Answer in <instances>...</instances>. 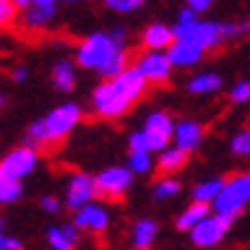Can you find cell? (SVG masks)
Returning <instances> with one entry per match:
<instances>
[{
  "instance_id": "obj_1",
  "label": "cell",
  "mask_w": 250,
  "mask_h": 250,
  "mask_svg": "<svg viewBox=\"0 0 250 250\" xmlns=\"http://www.w3.org/2000/svg\"><path fill=\"white\" fill-rule=\"evenodd\" d=\"M125 39L128 33L125 28H115V31H95L84 36L77 46L74 62L82 69L97 72L102 79L115 77L123 69H128V49H125Z\"/></svg>"
},
{
  "instance_id": "obj_2",
  "label": "cell",
  "mask_w": 250,
  "mask_h": 250,
  "mask_svg": "<svg viewBox=\"0 0 250 250\" xmlns=\"http://www.w3.org/2000/svg\"><path fill=\"white\" fill-rule=\"evenodd\" d=\"M146 89H148V79L141 74L138 66H128L115 77H107L95 87L92 92V112L105 120L123 118L135 102H138Z\"/></svg>"
},
{
  "instance_id": "obj_3",
  "label": "cell",
  "mask_w": 250,
  "mask_h": 250,
  "mask_svg": "<svg viewBox=\"0 0 250 250\" xmlns=\"http://www.w3.org/2000/svg\"><path fill=\"white\" fill-rule=\"evenodd\" d=\"M79 120H82V107L77 102H64V105L54 107L46 112L41 120H33L28 128V141L33 146H49V143H59L69 135Z\"/></svg>"
},
{
  "instance_id": "obj_4",
  "label": "cell",
  "mask_w": 250,
  "mask_h": 250,
  "mask_svg": "<svg viewBox=\"0 0 250 250\" xmlns=\"http://www.w3.org/2000/svg\"><path fill=\"white\" fill-rule=\"evenodd\" d=\"M174 31H176V39L191 41V43H197V46H202L204 51H212V49L222 46L225 41L237 39L245 28L237 26V23H222V21L194 18V21H189V23H176Z\"/></svg>"
},
{
  "instance_id": "obj_5",
  "label": "cell",
  "mask_w": 250,
  "mask_h": 250,
  "mask_svg": "<svg viewBox=\"0 0 250 250\" xmlns=\"http://www.w3.org/2000/svg\"><path fill=\"white\" fill-rule=\"evenodd\" d=\"M250 204V171H240L230 179H225V187L212 202V209L227 220L240 217L243 209Z\"/></svg>"
},
{
  "instance_id": "obj_6",
  "label": "cell",
  "mask_w": 250,
  "mask_h": 250,
  "mask_svg": "<svg viewBox=\"0 0 250 250\" xmlns=\"http://www.w3.org/2000/svg\"><path fill=\"white\" fill-rule=\"evenodd\" d=\"M133 179H135V171L128 164L125 166H107L95 176L97 191H100V197H105V199H123L130 191Z\"/></svg>"
},
{
  "instance_id": "obj_7",
  "label": "cell",
  "mask_w": 250,
  "mask_h": 250,
  "mask_svg": "<svg viewBox=\"0 0 250 250\" xmlns=\"http://www.w3.org/2000/svg\"><path fill=\"white\" fill-rule=\"evenodd\" d=\"M232 227V220L222 217L217 212H209L197 227H191L189 235H191V243L197 248H217L225 237H227V230Z\"/></svg>"
},
{
  "instance_id": "obj_8",
  "label": "cell",
  "mask_w": 250,
  "mask_h": 250,
  "mask_svg": "<svg viewBox=\"0 0 250 250\" xmlns=\"http://www.w3.org/2000/svg\"><path fill=\"white\" fill-rule=\"evenodd\" d=\"M39 166V151L36 146H21V148H13L10 153L3 156L0 161V171H3L8 179H18L23 181L26 176H31Z\"/></svg>"
},
{
  "instance_id": "obj_9",
  "label": "cell",
  "mask_w": 250,
  "mask_h": 250,
  "mask_svg": "<svg viewBox=\"0 0 250 250\" xmlns=\"http://www.w3.org/2000/svg\"><path fill=\"white\" fill-rule=\"evenodd\" d=\"M135 66H138L141 74L148 79V84H166L168 79H171V69H174L168 54L161 51V49H146L138 56Z\"/></svg>"
},
{
  "instance_id": "obj_10",
  "label": "cell",
  "mask_w": 250,
  "mask_h": 250,
  "mask_svg": "<svg viewBox=\"0 0 250 250\" xmlns=\"http://www.w3.org/2000/svg\"><path fill=\"white\" fill-rule=\"evenodd\" d=\"M174 128H176V123L168 112H164V110L148 112V118H146V123H143V130H146V135H148V143H151L153 153L164 151L166 146L174 141Z\"/></svg>"
},
{
  "instance_id": "obj_11",
  "label": "cell",
  "mask_w": 250,
  "mask_h": 250,
  "mask_svg": "<svg viewBox=\"0 0 250 250\" xmlns=\"http://www.w3.org/2000/svg\"><path fill=\"white\" fill-rule=\"evenodd\" d=\"M95 197H100L95 176L82 174V171H77V174L69 176V181H66V189H64V204H66L69 209L84 207L87 202H95Z\"/></svg>"
},
{
  "instance_id": "obj_12",
  "label": "cell",
  "mask_w": 250,
  "mask_h": 250,
  "mask_svg": "<svg viewBox=\"0 0 250 250\" xmlns=\"http://www.w3.org/2000/svg\"><path fill=\"white\" fill-rule=\"evenodd\" d=\"M74 225L84 232L102 235L110 227V212H107L105 204H100V202H87L84 207L74 209Z\"/></svg>"
},
{
  "instance_id": "obj_13",
  "label": "cell",
  "mask_w": 250,
  "mask_h": 250,
  "mask_svg": "<svg viewBox=\"0 0 250 250\" xmlns=\"http://www.w3.org/2000/svg\"><path fill=\"white\" fill-rule=\"evenodd\" d=\"M168 59H171L174 69H191V66H197L202 59H204V51L202 46H197V43L191 41H184V39H176L171 46L166 49Z\"/></svg>"
},
{
  "instance_id": "obj_14",
  "label": "cell",
  "mask_w": 250,
  "mask_h": 250,
  "mask_svg": "<svg viewBox=\"0 0 250 250\" xmlns=\"http://www.w3.org/2000/svg\"><path fill=\"white\" fill-rule=\"evenodd\" d=\"M204 141V125L199 120H179L174 128V143L187 153H194Z\"/></svg>"
},
{
  "instance_id": "obj_15",
  "label": "cell",
  "mask_w": 250,
  "mask_h": 250,
  "mask_svg": "<svg viewBox=\"0 0 250 250\" xmlns=\"http://www.w3.org/2000/svg\"><path fill=\"white\" fill-rule=\"evenodd\" d=\"M222 87H225L222 74H217V72H199V74H194V77L187 79V92L194 95V97L217 95Z\"/></svg>"
},
{
  "instance_id": "obj_16",
  "label": "cell",
  "mask_w": 250,
  "mask_h": 250,
  "mask_svg": "<svg viewBox=\"0 0 250 250\" xmlns=\"http://www.w3.org/2000/svg\"><path fill=\"white\" fill-rule=\"evenodd\" d=\"M174 41H176V31H174V26H166V23H151V26H146V31L141 33L143 49H161V51H166Z\"/></svg>"
},
{
  "instance_id": "obj_17",
  "label": "cell",
  "mask_w": 250,
  "mask_h": 250,
  "mask_svg": "<svg viewBox=\"0 0 250 250\" xmlns=\"http://www.w3.org/2000/svg\"><path fill=\"white\" fill-rule=\"evenodd\" d=\"M79 227L72 225H51L46 230V243L51 250H74L77 240H79Z\"/></svg>"
},
{
  "instance_id": "obj_18",
  "label": "cell",
  "mask_w": 250,
  "mask_h": 250,
  "mask_svg": "<svg viewBox=\"0 0 250 250\" xmlns=\"http://www.w3.org/2000/svg\"><path fill=\"white\" fill-rule=\"evenodd\" d=\"M56 18V3H33L23 10V23L26 28L33 31H41V28H49Z\"/></svg>"
},
{
  "instance_id": "obj_19",
  "label": "cell",
  "mask_w": 250,
  "mask_h": 250,
  "mask_svg": "<svg viewBox=\"0 0 250 250\" xmlns=\"http://www.w3.org/2000/svg\"><path fill=\"white\" fill-rule=\"evenodd\" d=\"M189 156H191V153H187L184 148H179L176 143H174V146H166L164 151H158L156 168H158L161 174H176V171H181V168L187 166Z\"/></svg>"
},
{
  "instance_id": "obj_20",
  "label": "cell",
  "mask_w": 250,
  "mask_h": 250,
  "mask_svg": "<svg viewBox=\"0 0 250 250\" xmlns=\"http://www.w3.org/2000/svg\"><path fill=\"white\" fill-rule=\"evenodd\" d=\"M158 237V222L151 217H143L133 225V232H130V243L133 250H151L153 243Z\"/></svg>"
},
{
  "instance_id": "obj_21",
  "label": "cell",
  "mask_w": 250,
  "mask_h": 250,
  "mask_svg": "<svg viewBox=\"0 0 250 250\" xmlns=\"http://www.w3.org/2000/svg\"><path fill=\"white\" fill-rule=\"evenodd\" d=\"M77 66L79 64H74L69 59H62V62L54 64L51 79H54V87L59 89V92H72L77 87Z\"/></svg>"
},
{
  "instance_id": "obj_22",
  "label": "cell",
  "mask_w": 250,
  "mask_h": 250,
  "mask_svg": "<svg viewBox=\"0 0 250 250\" xmlns=\"http://www.w3.org/2000/svg\"><path fill=\"white\" fill-rule=\"evenodd\" d=\"M212 212V204H207V202H194V204H189L187 209H181V214L176 217V230L179 232H189L191 227H197L207 214Z\"/></svg>"
},
{
  "instance_id": "obj_23",
  "label": "cell",
  "mask_w": 250,
  "mask_h": 250,
  "mask_svg": "<svg viewBox=\"0 0 250 250\" xmlns=\"http://www.w3.org/2000/svg\"><path fill=\"white\" fill-rule=\"evenodd\" d=\"M222 187H225V179H222V176L204 179V181H199V184L191 189V199H194V202H207V204H212L214 199H217V194L222 191Z\"/></svg>"
},
{
  "instance_id": "obj_24",
  "label": "cell",
  "mask_w": 250,
  "mask_h": 250,
  "mask_svg": "<svg viewBox=\"0 0 250 250\" xmlns=\"http://www.w3.org/2000/svg\"><path fill=\"white\" fill-rule=\"evenodd\" d=\"M181 191V181L174 174H164V179H158L153 184V199L156 202H171Z\"/></svg>"
},
{
  "instance_id": "obj_25",
  "label": "cell",
  "mask_w": 250,
  "mask_h": 250,
  "mask_svg": "<svg viewBox=\"0 0 250 250\" xmlns=\"http://www.w3.org/2000/svg\"><path fill=\"white\" fill-rule=\"evenodd\" d=\"M23 197V184L18 179H8L0 171V204H13Z\"/></svg>"
},
{
  "instance_id": "obj_26",
  "label": "cell",
  "mask_w": 250,
  "mask_h": 250,
  "mask_svg": "<svg viewBox=\"0 0 250 250\" xmlns=\"http://www.w3.org/2000/svg\"><path fill=\"white\" fill-rule=\"evenodd\" d=\"M128 166L135 174H151L156 171V161H153V151H130L128 153Z\"/></svg>"
},
{
  "instance_id": "obj_27",
  "label": "cell",
  "mask_w": 250,
  "mask_h": 250,
  "mask_svg": "<svg viewBox=\"0 0 250 250\" xmlns=\"http://www.w3.org/2000/svg\"><path fill=\"white\" fill-rule=\"evenodd\" d=\"M230 151L237 158H250V128L237 130L230 138Z\"/></svg>"
},
{
  "instance_id": "obj_28",
  "label": "cell",
  "mask_w": 250,
  "mask_h": 250,
  "mask_svg": "<svg viewBox=\"0 0 250 250\" xmlns=\"http://www.w3.org/2000/svg\"><path fill=\"white\" fill-rule=\"evenodd\" d=\"M102 5L112 13H120V16H128V13H135L146 5V0H102Z\"/></svg>"
},
{
  "instance_id": "obj_29",
  "label": "cell",
  "mask_w": 250,
  "mask_h": 250,
  "mask_svg": "<svg viewBox=\"0 0 250 250\" xmlns=\"http://www.w3.org/2000/svg\"><path fill=\"white\" fill-rule=\"evenodd\" d=\"M227 97H230L232 105H245V102H250V82H248V79L235 82L230 87V92H227Z\"/></svg>"
},
{
  "instance_id": "obj_30",
  "label": "cell",
  "mask_w": 250,
  "mask_h": 250,
  "mask_svg": "<svg viewBox=\"0 0 250 250\" xmlns=\"http://www.w3.org/2000/svg\"><path fill=\"white\" fill-rule=\"evenodd\" d=\"M18 10L21 8L16 5V0H0V28H8L10 23H13Z\"/></svg>"
},
{
  "instance_id": "obj_31",
  "label": "cell",
  "mask_w": 250,
  "mask_h": 250,
  "mask_svg": "<svg viewBox=\"0 0 250 250\" xmlns=\"http://www.w3.org/2000/svg\"><path fill=\"white\" fill-rule=\"evenodd\" d=\"M128 148L130 151H151V143H148V135H146V130H133L128 135Z\"/></svg>"
},
{
  "instance_id": "obj_32",
  "label": "cell",
  "mask_w": 250,
  "mask_h": 250,
  "mask_svg": "<svg viewBox=\"0 0 250 250\" xmlns=\"http://www.w3.org/2000/svg\"><path fill=\"white\" fill-rule=\"evenodd\" d=\"M39 204H41V209L49 212V214L62 212V202H59V197H54V194H43V197L39 199Z\"/></svg>"
},
{
  "instance_id": "obj_33",
  "label": "cell",
  "mask_w": 250,
  "mask_h": 250,
  "mask_svg": "<svg viewBox=\"0 0 250 250\" xmlns=\"http://www.w3.org/2000/svg\"><path fill=\"white\" fill-rule=\"evenodd\" d=\"M0 250H23V243L18 237H10L8 232H0Z\"/></svg>"
},
{
  "instance_id": "obj_34",
  "label": "cell",
  "mask_w": 250,
  "mask_h": 250,
  "mask_svg": "<svg viewBox=\"0 0 250 250\" xmlns=\"http://www.w3.org/2000/svg\"><path fill=\"white\" fill-rule=\"evenodd\" d=\"M184 5H189L191 10H194V13H207V10L214 5V0H184Z\"/></svg>"
},
{
  "instance_id": "obj_35",
  "label": "cell",
  "mask_w": 250,
  "mask_h": 250,
  "mask_svg": "<svg viewBox=\"0 0 250 250\" xmlns=\"http://www.w3.org/2000/svg\"><path fill=\"white\" fill-rule=\"evenodd\" d=\"M13 79H16V82H26V79H28V69H26V66H16V69H13Z\"/></svg>"
},
{
  "instance_id": "obj_36",
  "label": "cell",
  "mask_w": 250,
  "mask_h": 250,
  "mask_svg": "<svg viewBox=\"0 0 250 250\" xmlns=\"http://www.w3.org/2000/svg\"><path fill=\"white\" fill-rule=\"evenodd\" d=\"M3 107H5V95L0 92V110H3Z\"/></svg>"
},
{
  "instance_id": "obj_37",
  "label": "cell",
  "mask_w": 250,
  "mask_h": 250,
  "mask_svg": "<svg viewBox=\"0 0 250 250\" xmlns=\"http://www.w3.org/2000/svg\"><path fill=\"white\" fill-rule=\"evenodd\" d=\"M33 3H59V0H33Z\"/></svg>"
},
{
  "instance_id": "obj_38",
  "label": "cell",
  "mask_w": 250,
  "mask_h": 250,
  "mask_svg": "<svg viewBox=\"0 0 250 250\" xmlns=\"http://www.w3.org/2000/svg\"><path fill=\"white\" fill-rule=\"evenodd\" d=\"M243 28H245V31H248V33H250V18H248V21H245V26H243Z\"/></svg>"
},
{
  "instance_id": "obj_39",
  "label": "cell",
  "mask_w": 250,
  "mask_h": 250,
  "mask_svg": "<svg viewBox=\"0 0 250 250\" xmlns=\"http://www.w3.org/2000/svg\"><path fill=\"white\" fill-rule=\"evenodd\" d=\"M66 3H82V0H66Z\"/></svg>"
}]
</instances>
